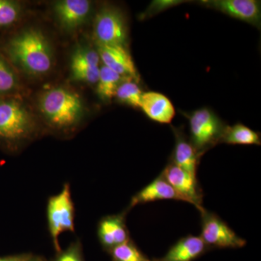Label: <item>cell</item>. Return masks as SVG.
<instances>
[{
	"label": "cell",
	"instance_id": "6da1fadb",
	"mask_svg": "<svg viewBox=\"0 0 261 261\" xmlns=\"http://www.w3.org/2000/svg\"><path fill=\"white\" fill-rule=\"evenodd\" d=\"M8 53L13 61L31 74L49 71L53 59L50 47L42 33L27 31L11 39Z\"/></svg>",
	"mask_w": 261,
	"mask_h": 261
},
{
	"label": "cell",
	"instance_id": "7a4b0ae2",
	"mask_svg": "<svg viewBox=\"0 0 261 261\" xmlns=\"http://www.w3.org/2000/svg\"><path fill=\"white\" fill-rule=\"evenodd\" d=\"M40 108L47 121L58 128L73 126L83 111L80 98L63 88L53 89L43 94Z\"/></svg>",
	"mask_w": 261,
	"mask_h": 261
},
{
	"label": "cell",
	"instance_id": "3957f363",
	"mask_svg": "<svg viewBox=\"0 0 261 261\" xmlns=\"http://www.w3.org/2000/svg\"><path fill=\"white\" fill-rule=\"evenodd\" d=\"M184 113L190 124L189 138L201 155L221 143L227 125L212 109L202 108L191 113Z\"/></svg>",
	"mask_w": 261,
	"mask_h": 261
},
{
	"label": "cell",
	"instance_id": "277c9868",
	"mask_svg": "<svg viewBox=\"0 0 261 261\" xmlns=\"http://www.w3.org/2000/svg\"><path fill=\"white\" fill-rule=\"evenodd\" d=\"M47 219L53 246L56 252L61 251L60 236L66 231H75V205L69 184L65 183L59 193L48 199Z\"/></svg>",
	"mask_w": 261,
	"mask_h": 261
},
{
	"label": "cell",
	"instance_id": "5b68a950",
	"mask_svg": "<svg viewBox=\"0 0 261 261\" xmlns=\"http://www.w3.org/2000/svg\"><path fill=\"white\" fill-rule=\"evenodd\" d=\"M30 114L13 99H0V143L15 144L27 140L34 132Z\"/></svg>",
	"mask_w": 261,
	"mask_h": 261
},
{
	"label": "cell",
	"instance_id": "8992f818",
	"mask_svg": "<svg viewBox=\"0 0 261 261\" xmlns=\"http://www.w3.org/2000/svg\"><path fill=\"white\" fill-rule=\"evenodd\" d=\"M94 34L97 45L126 47L128 25L121 10L113 6L101 8L94 20Z\"/></svg>",
	"mask_w": 261,
	"mask_h": 261
},
{
	"label": "cell",
	"instance_id": "52a82bcc",
	"mask_svg": "<svg viewBox=\"0 0 261 261\" xmlns=\"http://www.w3.org/2000/svg\"><path fill=\"white\" fill-rule=\"evenodd\" d=\"M200 238L209 248L237 249L246 245L232 228L218 215L207 210L200 212Z\"/></svg>",
	"mask_w": 261,
	"mask_h": 261
},
{
	"label": "cell",
	"instance_id": "ba28073f",
	"mask_svg": "<svg viewBox=\"0 0 261 261\" xmlns=\"http://www.w3.org/2000/svg\"><path fill=\"white\" fill-rule=\"evenodd\" d=\"M161 175L177 192L183 202L192 204L200 213L205 210L202 205L203 192L197 181V176L187 172L171 162L168 163Z\"/></svg>",
	"mask_w": 261,
	"mask_h": 261
},
{
	"label": "cell",
	"instance_id": "9c48e42d",
	"mask_svg": "<svg viewBox=\"0 0 261 261\" xmlns=\"http://www.w3.org/2000/svg\"><path fill=\"white\" fill-rule=\"evenodd\" d=\"M198 4L260 28L261 4L257 0H202Z\"/></svg>",
	"mask_w": 261,
	"mask_h": 261
},
{
	"label": "cell",
	"instance_id": "30bf717a",
	"mask_svg": "<svg viewBox=\"0 0 261 261\" xmlns=\"http://www.w3.org/2000/svg\"><path fill=\"white\" fill-rule=\"evenodd\" d=\"M128 209L121 214L108 215L98 223L97 237L102 248L108 252L113 247L130 240L126 216Z\"/></svg>",
	"mask_w": 261,
	"mask_h": 261
},
{
	"label": "cell",
	"instance_id": "8fae6325",
	"mask_svg": "<svg viewBox=\"0 0 261 261\" xmlns=\"http://www.w3.org/2000/svg\"><path fill=\"white\" fill-rule=\"evenodd\" d=\"M97 53L103 65L118 74L140 82V77L132 57L123 46L97 45Z\"/></svg>",
	"mask_w": 261,
	"mask_h": 261
},
{
	"label": "cell",
	"instance_id": "7c38bea8",
	"mask_svg": "<svg viewBox=\"0 0 261 261\" xmlns=\"http://www.w3.org/2000/svg\"><path fill=\"white\" fill-rule=\"evenodd\" d=\"M171 128L175 137V145L170 162L197 176V168L202 155L197 152L181 128L174 126Z\"/></svg>",
	"mask_w": 261,
	"mask_h": 261
},
{
	"label": "cell",
	"instance_id": "4fadbf2b",
	"mask_svg": "<svg viewBox=\"0 0 261 261\" xmlns=\"http://www.w3.org/2000/svg\"><path fill=\"white\" fill-rule=\"evenodd\" d=\"M140 108L149 119L162 124H170L176 115L172 102L164 94L152 91L142 94Z\"/></svg>",
	"mask_w": 261,
	"mask_h": 261
},
{
	"label": "cell",
	"instance_id": "5bb4252c",
	"mask_svg": "<svg viewBox=\"0 0 261 261\" xmlns=\"http://www.w3.org/2000/svg\"><path fill=\"white\" fill-rule=\"evenodd\" d=\"M209 250L200 237L187 235L178 240L164 256L155 261H195Z\"/></svg>",
	"mask_w": 261,
	"mask_h": 261
},
{
	"label": "cell",
	"instance_id": "9a60e30c",
	"mask_svg": "<svg viewBox=\"0 0 261 261\" xmlns=\"http://www.w3.org/2000/svg\"><path fill=\"white\" fill-rule=\"evenodd\" d=\"M165 200L183 201L174 189L160 174L155 179L132 197L127 209L129 211L138 205Z\"/></svg>",
	"mask_w": 261,
	"mask_h": 261
},
{
	"label": "cell",
	"instance_id": "2e32d148",
	"mask_svg": "<svg viewBox=\"0 0 261 261\" xmlns=\"http://www.w3.org/2000/svg\"><path fill=\"white\" fill-rule=\"evenodd\" d=\"M57 16L66 29H74L81 25L91 10V3L87 0H63L56 3Z\"/></svg>",
	"mask_w": 261,
	"mask_h": 261
},
{
	"label": "cell",
	"instance_id": "e0dca14e",
	"mask_svg": "<svg viewBox=\"0 0 261 261\" xmlns=\"http://www.w3.org/2000/svg\"><path fill=\"white\" fill-rule=\"evenodd\" d=\"M260 134L241 123L226 126L221 143L228 145H260Z\"/></svg>",
	"mask_w": 261,
	"mask_h": 261
},
{
	"label": "cell",
	"instance_id": "ac0fdd59",
	"mask_svg": "<svg viewBox=\"0 0 261 261\" xmlns=\"http://www.w3.org/2000/svg\"><path fill=\"white\" fill-rule=\"evenodd\" d=\"M126 79L128 78H125L102 65L99 69V80L97 83L98 96L103 101L109 102L115 97L118 86Z\"/></svg>",
	"mask_w": 261,
	"mask_h": 261
},
{
	"label": "cell",
	"instance_id": "d6986e66",
	"mask_svg": "<svg viewBox=\"0 0 261 261\" xmlns=\"http://www.w3.org/2000/svg\"><path fill=\"white\" fill-rule=\"evenodd\" d=\"M143 93L138 82L126 79L118 86L115 97L119 102L134 108H140Z\"/></svg>",
	"mask_w": 261,
	"mask_h": 261
},
{
	"label": "cell",
	"instance_id": "ffe728a7",
	"mask_svg": "<svg viewBox=\"0 0 261 261\" xmlns=\"http://www.w3.org/2000/svg\"><path fill=\"white\" fill-rule=\"evenodd\" d=\"M108 253L112 261H155L145 255L132 240L113 247Z\"/></svg>",
	"mask_w": 261,
	"mask_h": 261
},
{
	"label": "cell",
	"instance_id": "44dd1931",
	"mask_svg": "<svg viewBox=\"0 0 261 261\" xmlns=\"http://www.w3.org/2000/svg\"><path fill=\"white\" fill-rule=\"evenodd\" d=\"M99 58L97 51L90 48H80L73 53L71 58V68H99Z\"/></svg>",
	"mask_w": 261,
	"mask_h": 261
},
{
	"label": "cell",
	"instance_id": "7402d4cb",
	"mask_svg": "<svg viewBox=\"0 0 261 261\" xmlns=\"http://www.w3.org/2000/svg\"><path fill=\"white\" fill-rule=\"evenodd\" d=\"M20 8L14 2L0 0V28L9 27L18 20Z\"/></svg>",
	"mask_w": 261,
	"mask_h": 261
},
{
	"label": "cell",
	"instance_id": "603a6c76",
	"mask_svg": "<svg viewBox=\"0 0 261 261\" xmlns=\"http://www.w3.org/2000/svg\"><path fill=\"white\" fill-rule=\"evenodd\" d=\"M50 261H85L82 242L76 240L70 243L65 250L56 252Z\"/></svg>",
	"mask_w": 261,
	"mask_h": 261
},
{
	"label": "cell",
	"instance_id": "cb8c5ba5",
	"mask_svg": "<svg viewBox=\"0 0 261 261\" xmlns=\"http://www.w3.org/2000/svg\"><path fill=\"white\" fill-rule=\"evenodd\" d=\"M188 3V1L184 0H154L149 5L147 9L140 15L142 20L152 18L154 15H159L162 12L166 11L170 8L177 5Z\"/></svg>",
	"mask_w": 261,
	"mask_h": 261
},
{
	"label": "cell",
	"instance_id": "d4e9b609",
	"mask_svg": "<svg viewBox=\"0 0 261 261\" xmlns=\"http://www.w3.org/2000/svg\"><path fill=\"white\" fill-rule=\"evenodd\" d=\"M14 72L2 58H0V94L11 92L16 86Z\"/></svg>",
	"mask_w": 261,
	"mask_h": 261
},
{
	"label": "cell",
	"instance_id": "484cf974",
	"mask_svg": "<svg viewBox=\"0 0 261 261\" xmlns=\"http://www.w3.org/2000/svg\"><path fill=\"white\" fill-rule=\"evenodd\" d=\"M99 68H71L73 78L89 84H97L99 80Z\"/></svg>",
	"mask_w": 261,
	"mask_h": 261
},
{
	"label": "cell",
	"instance_id": "4316f807",
	"mask_svg": "<svg viewBox=\"0 0 261 261\" xmlns=\"http://www.w3.org/2000/svg\"><path fill=\"white\" fill-rule=\"evenodd\" d=\"M30 255L31 253H22L0 257V261H24L27 260Z\"/></svg>",
	"mask_w": 261,
	"mask_h": 261
},
{
	"label": "cell",
	"instance_id": "83f0119b",
	"mask_svg": "<svg viewBox=\"0 0 261 261\" xmlns=\"http://www.w3.org/2000/svg\"><path fill=\"white\" fill-rule=\"evenodd\" d=\"M24 261H47L45 257L42 256V255H34L31 253L28 258Z\"/></svg>",
	"mask_w": 261,
	"mask_h": 261
}]
</instances>
